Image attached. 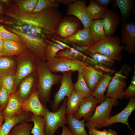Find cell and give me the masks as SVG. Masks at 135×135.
Returning a JSON list of instances; mask_svg holds the SVG:
<instances>
[{
	"label": "cell",
	"instance_id": "1",
	"mask_svg": "<svg viewBox=\"0 0 135 135\" xmlns=\"http://www.w3.org/2000/svg\"><path fill=\"white\" fill-rule=\"evenodd\" d=\"M4 19L6 29L18 36L38 59L46 62L48 40L54 37L57 24L62 18L57 9L50 8L36 13L20 12L14 3L8 7Z\"/></svg>",
	"mask_w": 135,
	"mask_h": 135
},
{
	"label": "cell",
	"instance_id": "2",
	"mask_svg": "<svg viewBox=\"0 0 135 135\" xmlns=\"http://www.w3.org/2000/svg\"><path fill=\"white\" fill-rule=\"evenodd\" d=\"M38 60L37 90L40 100L43 104L49 101L52 87L60 82L62 75L52 73L49 69L47 62Z\"/></svg>",
	"mask_w": 135,
	"mask_h": 135
},
{
	"label": "cell",
	"instance_id": "3",
	"mask_svg": "<svg viewBox=\"0 0 135 135\" xmlns=\"http://www.w3.org/2000/svg\"><path fill=\"white\" fill-rule=\"evenodd\" d=\"M121 43L120 39L117 36L107 37L87 48L90 54L99 53L114 61H120L122 60V52L125 47V46L122 45Z\"/></svg>",
	"mask_w": 135,
	"mask_h": 135
},
{
	"label": "cell",
	"instance_id": "4",
	"mask_svg": "<svg viewBox=\"0 0 135 135\" xmlns=\"http://www.w3.org/2000/svg\"><path fill=\"white\" fill-rule=\"evenodd\" d=\"M68 98H65L58 110L51 112L48 109L44 116L46 121V135H54L56 131L67 124L66 118Z\"/></svg>",
	"mask_w": 135,
	"mask_h": 135
},
{
	"label": "cell",
	"instance_id": "5",
	"mask_svg": "<svg viewBox=\"0 0 135 135\" xmlns=\"http://www.w3.org/2000/svg\"><path fill=\"white\" fill-rule=\"evenodd\" d=\"M117 103V100L106 98L105 100L96 107L93 115L87 122L86 126L96 128L106 122L109 119L113 106Z\"/></svg>",
	"mask_w": 135,
	"mask_h": 135
},
{
	"label": "cell",
	"instance_id": "6",
	"mask_svg": "<svg viewBox=\"0 0 135 135\" xmlns=\"http://www.w3.org/2000/svg\"><path fill=\"white\" fill-rule=\"evenodd\" d=\"M50 70L55 74L72 71L82 72L88 65L85 62L64 58L56 57L47 62Z\"/></svg>",
	"mask_w": 135,
	"mask_h": 135
},
{
	"label": "cell",
	"instance_id": "7",
	"mask_svg": "<svg viewBox=\"0 0 135 135\" xmlns=\"http://www.w3.org/2000/svg\"><path fill=\"white\" fill-rule=\"evenodd\" d=\"M72 72L69 71L62 73V78L60 88L54 94V100L50 103L53 112L56 111L61 102L66 97L68 98L74 90V84L72 80Z\"/></svg>",
	"mask_w": 135,
	"mask_h": 135
},
{
	"label": "cell",
	"instance_id": "8",
	"mask_svg": "<svg viewBox=\"0 0 135 135\" xmlns=\"http://www.w3.org/2000/svg\"><path fill=\"white\" fill-rule=\"evenodd\" d=\"M33 54L27 50L20 55L17 69L14 75V92L16 91L19 84L22 80L34 71L35 66L33 62Z\"/></svg>",
	"mask_w": 135,
	"mask_h": 135
},
{
	"label": "cell",
	"instance_id": "9",
	"mask_svg": "<svg viewBox=\"0 0 135 135\" xmlns=\"http://www.w3.org/2000/svg\"><path fill=\"white\" fill-rule=\"evenodd\" d=\"M82 24L74 16L62 18L58 22L54 38L64 39L68 38L82 29Z\"/></svg>",
	"mask_w": 135,
	"mask_h": 135
},
{
	"label": "cell",
	"instance_id": "10",
	"mask_svg": "<svg viewBox=\"0 0 135 135\" xmlns=\"http://www.w3.org/2000/svg\"><path fill=\"white\" fill-rule=\"evenodd\" d=\"M123 71L118 72L112 77L107 88L106 98L121 100L124 97V89L126 86L127 77Z\"/></svg>",
	"mask_w": 135,
	"mask_h": 135
},
{
	"label": "cell",
	"instance_id": "11",
	"mask_svg": "<svg viewBox=\"0 0 135 135\" xmlns=\"http://www.w3.org/2000/svg\"><path fill=\"white\" fill-rule=\"evenodd\" d=\"M86 3V0H76L67 6V15L73 16L78 18L83 25L84 28H89L93 21L87 13Z\"/></svg>",
	"mask_w": 135,
	"mask_h": 135
},
{
	"label": "cell",
	"instance_id": "12",
	"mask_svg": "<svg viewBox=\"0 0 135 135\" xmlns=\"http://www.w3.org/2000/svg\"><path fill=\"white\" fill-rule=\"evenodd\" d=\"M47 108L41 102L37 89L35 90L23 103L22 111L30 112L33 114L44 116Z\"/></svg>",
	"mask_w": 135,
	"mask_h": 135
},
{
	"label": "cell",
	"instance_id": "13",
	"mask_svg": "<svg viewBox=\"0 0 135 135\" xmlns=\"http://www.w3.org/2000/svg\"><path fill=\"white\" fill-rule=\"evenodd\" d=\"M135 109V99L134 97L130 98L128 104L125 108L118 114L110 117L108 120L105 123L97 127L96 129L104 127L110 126L113 124L120 123L126 125L130 129L132 134H135L129 124L128 122L129 116Z\"/></svg>",
	"mask_w": 135,
	"mask_h": 135
},
{
	"label": "cell",
	"instance_id": "14",
	"mask_svg": "<svg viewBox=\"0 0 135 135\" xmlns=\"http://www.w3.org/2000/svg\"><path fill=\"white\" fill-rule=\"evenodd\" d=\"M121 42L126 45L125 49L130 54L135 53V24L132 22L122 23Z\"/></svg>",
	"mask_w": 135,
	"mask_h": 135
},
{
	"label": "cell",
	"instance_id": "15",
	"mask_svg": "<svg viewBox=\"0 0 135 135\" xmlns=\"http://www.w3.org/2000/svg\"><path fill=\"white\" fill-rule=\"evenodd\" d=\"M56 39L67 44L82 46L91 47L95 44L89 28L79 30L72 36L66 38Z\"/></svg>",
	"mask_w": 135,
	"mask_h": 135
},
{
	"label": "cell",
	"instance_id": "16",
	"mask_svg": "<svg viewBox=\"0 0 135 135\" xmlns=\"http://www.w3.org/2000/svg\"><path fill=\"white\" fill-rule=\"evenodd\" d=\"M98 103V100L92 96L84 98L74 116L80 120L84 118L88 122L93 114Z\"/></svg>",
	"mask_w": 135,
	"mask_h": 135
},
{
	"label": "cell",
	"instance_id": "17",
	"mask_svg": "<svg viewBox=\"0 0 135 135\" xmlns=\"http://www.w3.org/2000/svg\"><path fill=\"white\" fill-rule=\"evenodd\" d=\"M102 20L104 29L107 37L114 36L120 23L118 15L114 10L108 9Z\"/></svg>",
	"mask_w": 135,
	"mask_h": 135
},
{
	"label": "cell",
	"instance_id": "18",
	"mask_svg": "<svg viewBox=\"0 0 135 135\" xmlns=\"http://www.w3.org/2000/svg\"><path fill=\"white\" fill-rule=\"evenodd\" d=\"M32 114L31 112L23 111L13 117L5 119L0 130V135H8L14 126L21 123L28 122Z\"/></svg>",
	"mask_w": 135,
	"mask_h": 135
},
{
	"label": "cell",
	"instance_id": "19",
	"mask_svg": "<svg viewBox=\"0 0 135 135\" xmlns=\"http://www.w3.org/2000/svg\"><path fill=\"white\" fill-rule=\"evenodd\" d=\"M84 79L90 90L93 92L104 76L103 72L88 65L82 72Z\"/></svg>",
	"mask_w": 135,
	"mask_h": 135
},
{
	"label": "cell",
	"instance_id": "20",
	"mask_svg": "<svg viewBox=\"0 0 135 135\" xmlns=\"http://www.w3.org/2000/svg\"><path fill=\"white\" fill-rule=\"evenodd\" d=\"M23 102L16 96L14 92L10 96L7 105L2 111L5 119L13 117L22 112Z\"/></svg>",
	"mask_w": 135,
	"mask_h": 135
},
{
	"label": "cell",
	"instance_id": "21",
	"mask_svg": "<svg viewBox=\"0 0 135 135\" xmlns=\"http://www.w3.org/2000/svg\"><path fill=\"white\" fill-rule=\"evenodd\" d=\"M27 48L22 42L12 40H4L3 56H10L20 55L27 50Z\"/></svg>",
	"mask_w": 135,
	"mask_h": 135
},
{
	"label": "cell",
	"instance_id": "22",
	"mask_svg": "<svg viewBox=\"0 0 135 135\" xmlns=\"http://www.w3.org/2000/svg\"><path fill=\"white\" fill-rule=\"evenodd\" d=\"M35 79L33 76L24 79L20 84L18 89L14 92L16 96L23 102L32 92L37 89L34 88Z\"/></svg>",
	"mask_w": 135,
	"mask_h": 135
},
{
	"label": "cell",
	"instance_id": "23",
	"mask_svg": "<svg viewBox=\"0 0 135 135\" xmlns=\"http://www.w3.org/2000/svg\"><path fill=\"white\" fill-rule=\"evenodd\" d=\"M66 118L68 128L72 135H88L85 129L84 118L78 120L74 116L68 114H66Z\"/></svg>",
	"mask_w": 135,
	"mask_h": 135
},
{
	"label": "cell",
	"instance_id": "24",
	"mask_svg": "<svg viewBox=\"0 0 135 135\" xmlns=\"http://www.w3.org/2000/svg\"><path fill=\"white\" fill-rule=\"evenodd\" d=\"M112 76L110 73H106L104 76L93 92L92 96L96 98L98 103L100 104L106 100L104 93L112 80Z\"/></svg>",
	"mask_w": 135,
	"mask_h": 135
},
{
	"label": "cell",
	"instance_id": "25",
	"mask_svg": "<svg viewBox=\"0 0 135 135\" xmlns=\"http://www.w3.org/2000/svg\"><path fill=\"white\" fill-rule=\"evenodd\" d=\"M115 5L119 8L122 23L128 22L134 8V0H116Z\"/></svg>",
	"mask_w": 135,
	"mask_h": 135
},
{
	"label": "cell",
	"instance_id": "26",
	"mask_svg": "<svg viewBox=\"0 0 135 135\" xmlns=\"http://www.w3.org/2000/svg\"><path fill=\"white\" fill-rule=\"evenodd\" d=\"M84 98L80 94L74 90L68 98L66 114L74 116L78 110Z\"/></svg>",
	"mask_w": 135,
	"mask_h": 135
},
{
	"label": "cell",
	"instance_id": "27",
	"mask_svg": "<svg viewBox=\"0 0 135 135\" xmlns=\"http://www.w3.org/2000/svg\"><path fill=\"white\" fill-rule=\"evenodd\" d=\"M89 29L95 44L107 37L104 29L102 19L93 20Z\"/></svg>",
	"mask_w": 135,
	"mask_h": 135
},
{
	"label": "cell",
	"instance_id": "28",
	"mask_svg": "<svg viewBox=\"0 0 135 135\" xmlns=\"http://www.w3.org/2000/svg\"><path fill=\"white\" fill-rule=\"evenodd\" d=\"M90 4L86 8L88 16L93 20L102 19L108 10V8L100 6L92 0H90Z\"/></svg>",
	"mask_w": 135,
	"mask_h": 135
},
{
	"label": "cell",
	"instance_id": "29",
	"mask_svg": "<svg viewBox=\"0 0 135 135\" xmlns=\"http://www.w3.org/2000/svg\"><path fill=\"white\" fill-rule=\"evenodd\" d=\"M3 56L0 57V77L14 75L16 66L14 61L8 57Z\"/></svg>",
	"mask_w": 135,
	"mask_h": 135
},
{
	"label": "cell",
	"instance_id": "30",
	"mask_svg": "<svg viewBox=\"0 0 135 135\" xmlns=\"http://www.w3.org/2000/svg\"><path fill=\"white\" fill-rule=\"evenodd\" d=\"M34 124L31 133L33 135H46L45 128L46 121L44 117L33 114L28 122Z\"/></svg>",
	"mask_w": 135,
	"mask_h": 135
},
{
	"label": "cell",
	"instance_id": "31",
	"mask_svg": "<svg viewBox=\"0 0 135 135\" xmlns=\"http://www.w3.org/2000/svg\"><path fill=\"white\" fill-rule=\"evenodd\" d=\"M56 57L79 60L84 62L86 61L88 58L84 54L78 52L72 47L70 48L65 49L59 51Z\"/></svg>",
	"mask_w": 135,
	"mask_h": 135
},
{
	"label": "cell",
	"instance_id": "32",
	"mask_svg": "<svg viewBox=\"0 0 135 135\" xmlns=\"http://www.w3.org/2000/svg\"><path fill=\"white\" fill-rule=\"evenodd\" d=\"M74 90L80 94L84 98L92 96L93 92L88 87L84 80L82 72H78L77 81L74 84Z\"/></svg>",
	"mask_w": 135,
	"mask_h": 135
},
{
	"label": "cell",
	"instance_id": "33",
	"mask_svg": "<svg viewBox=\"0 0 135 135\" xmlns=\"http://www.w3.org/2000/svg\"><path fill=\"white\" fill-rule=\"evenodd\" d=\"M38 0H16L14 3L19 10L26 14L32 13Z\"/></svg>",
	"mask_w": 135,
	"mask_h": 135
},
{
	"label": "cell",
	"instance_id": "34",
	"mask_svg": "<svg viewBox=\"0 0 135 135\" xmlns=\"http://www.w3.org/2000/svg\"><path fill=\"white\" fill-rule=\"evenodd\" d=\"M25 122L18 124L11 130L8 135H30L32 125Z\"/></svg>",
	"mask_w": 135,
	"mask_h": 135
},
{
	"label": "cell",
	"instance_id": "35",
	"mask_svg": "<svg viewBox=\"0 0 135 135\" xmlns=\"http://www.w3.org/2000/svg\"><path fill=\"white\" fill-rule=\"evenodd\" d=\"M47 46L45 51V57L46 60H49L56 57L58 53L64 49L58 44L50 40L47 42Z\"/></svg>",
	"mask_w": 135,
	"mask_h": 135
},
{
	"label": "cell",
	"instance_id": "36",
	"mask_svg": "<svg viewBox=\"0 0 135 135\" xmlns=\"http://www.w3.org/2000/svg\"><path fill=\"white\" fill-rule=\"evenodd\" d=\"M59 4L56 0H38L36 7L32 13H36L50 8L57 9Z\"/></svg>",
	"mask_w": 135,
	"mask_h": 135
},
{
	"label": "cell",
	"instance_id": "37",
	"mask_svg": "<svg viewBox=\"0 0 135 135\" xmlns=\"http://www.w3.org/2000/svg\"><path fill=\"white\" fill-rule=\"evenodd\" d=\"M89 55L92 59L98 63L109 67L114 66L115 61L105 55L98 53L90 54Z\"/></svg>",
	"mask_w": 135,
	"mask_h": 135
},
{
	"label": "cell",
	"instance_id": "38",
	"mask_svg": "<svg viewBox=\"0 0 135 135\" xmlns=\"http://www.w3.org/2000/svg\"><path fill=\"white\" fill-rule=\"evenodd\" d=\"M2 86L11 94L14 92V75H8L0 77Z\"/></svg>",
	"mask_w": 135,
	"mask_h": 135
},
{
	"label": "cell",
	"instance_id": "39",
	"mask_svg": "<svg viewBox=\"0 0 135 135\" xmlns=\"http://www.w3.org/2000/svg\"><path fill=\"white\" fill-rule=\"evenodd\" d=\"M0 34L2 38L22 42L20 38L16 34L7 30L4 26L0 25Z\"/></svg>",
	"mask_w": 135,
	"mask_h": 135
},
{
	"label": "cell",
	"instance_id": "40",
	"mask_svg": "<svg viewBox=\"0 0 135 135\" xmlns=\"http://www.w3.org/2000/svg\"><path fill=\"white\" fill-rule=\"evenodd\" d=\"M10 94L4 87L0 89V112L5 108L8 103Z\"/></svg>",
	"mask_w": 135,
	"mask_h": 135
},
{
	"label": "cell",
	"instance_id": "41",
	"mask_svg": "<svg viewBox=\"0 0 135 135\" xmlns=\"http://www.w3.org/2000/svg\"><path fill=\"white\" fill-rule=\"evenodd\" d=\"M135 74L134 75L130 84L127 89L124 91V96L126 98L134 97L135 96Z\"/></svg>",
	"mask_w": 135,
	"mask_h": 135
},
{
	"label": "cell",
	"instance_id": "42",
	"mask_svg": "<svg viewBox=\"0 0 135 135\" xmlns=\"http://www.w3.org/2000/svg\"><path fill=\"white\" fill-rule=\"evenodd\" d=\"M93 1L98 4L100 6L106 8L107 7L113 3L114 0H92Z\"/></svg>",
	"mask_w": 135,
	"mask_h": 135
},
{
	"label": "cell",
	"instance_id": "43",
	"mask_svg": "<svg viewBox=\"0 0 135 135\" xmlns=\"http://www.w3.org/2000/svg\"><path fill=\"white\" fill-rule=\"evenodd\" d=\"M89 135H106L107 130H105L102 131L97 130L96 128H88Z\"/></svg>",
	"mask_w": 135,
	"mask_h": 135
},
{
	"label": "cell",
	"instance_id": "44",
	"mask_svg": "<svg viewBox=\"0 0 135 135\" xmlns=\"http://www.w3.org/2000/svg\"><path fill=\"white\" fill-rule=\"evenodd\" d=\"M50 40L52 42L58 44L62 46L64 49L70 48L71 46L68 44L54 37L52 38Z\"/></svg>",
	"mask_w": 135,
	"mask_h": 135
},
{
	"label": "cell",
	"instance_id": "45",
	"mask_svg": "<svg viewBox=\"0 0 135 135\" xmlns=\"http://www.w3.org/2000/svg\"><path fill=\"white\" fill-rule=\"evenodd\" d=\"M76 0H56V2L59 4H60L67 6L72 4Z\"/></svg>",
	"mask_w": 135,
	"mask_h": 135
},
{
	"label": "cell",
	"instance_id": "46",
	"mask_svg": "<svg viewBox=\"0 0 135 135\" xmlns=\"http://www.w3.org/2000/svg\"><path fill=\"white\" fill-rule=\"evenodd\" d=\"M62 131L61 135H72L68 128L64 126L62 127Z\"/></svg>",
	"mask_w": 135,
	"mask_h": 135
},
{
	"label": "cell",
	"instance_id": "47",
	"mask_svg": "<svg viewBox=\"0 0 135 135\" xmlns=\"http://www.w3.org/2000/svg\"><path fill=\"white\" fill-rule=\"evenodd\" d=\"M5 119L4 117L2 111L0 112V130L4 123Z\"/></svg>",
	"mask_w": 135,
	"mask_h": 135
},
{
	"label": "cell",
	"instance_id": "48",
	"mask_svg": "<svg viewBox=\"0 0 135 135\" xmlns=\"http://www.w3.org/2000/svg\"><path fill=\"white\" fill-rule=\"evenodd\" d=\"M106 135H118V134L114 130L109 129L107 131Z\"/></svg>",
	"mask_w": 135,
	"mask_h": 135
},
{
	"label": "cell",
	"instance_id": "49",
	"mask_svg": "<svg viewBox=\"0 0 135 135\" xmlns=\"http://www.w3.org/2000/svg\"><path fill=\"white\" fill-rule=\"evenodd\" d=\"M4 43V40L0 39V52L3 53V46Z\"/></svg>",
	"mask_w": 135,
	"mask_h": 135
},
{
	"label": "cell",
	"instance_id": "50",
	"mask_svg": "<svg viewBox=\"0 0 135 135\" xmlns=\"http://www.w3.org/2000/svg\"><path fill=\"white\" fill-rule=\"evenodd\" d=\"M1 2H3L4 3H8L9 2L8 0H0Z\"/></svg>",
	"mask_w": 135,
	"mask_h": 135
},
{
	"label": "cell",
	"instance_id": "51",
	"mask_svg": "<svg viewBox=\"0 0 135 135\" xmlns=\"http://www.w3.org/2000/svg\"><path fill=\"white\" fill-rule=\"evenodd\" d=\"M3 56V53L1 52H0V57L1 56Z\"/></svg>",
	"mask_w": 135,
	"mask_h": 135
},
{
	"label": "cell",
	"instance_id": "52",
	"mask_svg": "<svg viewBox=\"0 0 135 135\" xmlns=\"http://www.w3.org/2000/svg\"><path fill=\"white\" fill-rule=\"evenodd\" d=\"M2 86L1 84V82H0V89Z\"/></svg>",
	"mask_w": 135,
	"mask_h": 135
},
{
	"label": "cell",
	"instance_id": "53",
	"mask_svg": "<svg viewBox=\"0 0 135 135\" xmlns=\"http://www.w3.org/2000/svg\"><path fill=\"white\" fill-rule=\"evenodd\" d=\"M2 9V7L0 5V11Z\"/></svg>",
	"mask_w": 135,
	"mask_h": 135
},
{
	"label": "cell",
	"instance_id": "54",
	"mask_svg": "<svg viewBox=\"0 0 135 135\" xmlns=\"http://www.w3.org/2000/svg\"><path fill=\"white\" fill-rule=\"evenodd\" d=\"M2 39V38H1L0 34V39Z\"/></svg>",
	"mask_w": 135,
	"mask_h": 135
}]
</instances>
